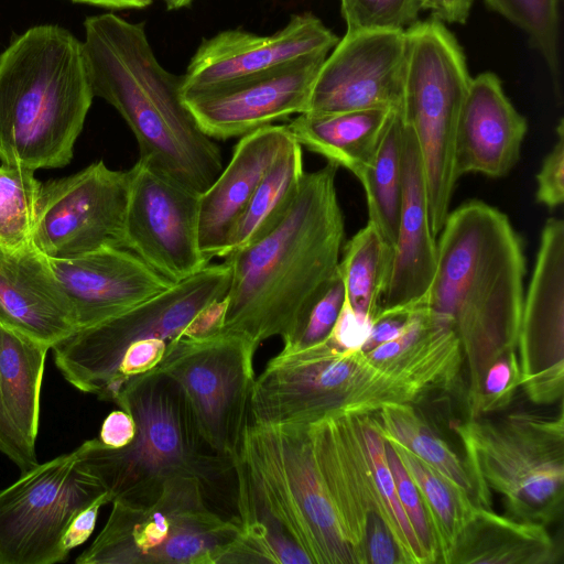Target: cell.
Returning a JSON list of instances; mask_svg holds the SVG:
<instances>
[{"label": "cell", "instance_id": "cell-16", "mask_svg": "<svg viewBox=\"0 0 564 564\" xmlns=\"http://www.w3.org/2000/svg\"><path fill=\"white\" fill-rule=\"evenodd\" d=\"M328 52L275 68L183 93L198 127L212 139L246 135L308 109L314 82Z\"/></svg>", "mask_w": 564, "mask_h": 564}, {"label": "cell", "instance_id": "cell-45", "mask_svg": "<svg viewBox=\"0 0 564 564\" xmlns=\"http://www.w3.org/2000/svg\"><path fill=\"white\" fill-rule=\"evenodd\" d=\"M0 452L24 473L39 464L36 453L31 452L13 429L0 395Z\"/></svg>", "mask_w": 564, "mask_h": 564}, {"label": "cell", "instance_id": "cell-33", "mask_svg": "<svg viewBox=\"0 0 564 564\" xmlns=\"http://www.w3.org/2000/svg\"><path fill=\"white\" fill-rule=\"evenodd\" d=\"M372 416L384 438L406 447L474 499L473 485L464 460L430 429L412 404L390 403Z\"/></svg>", "mask_w": 564, "mask_h": 564}, {"label": "cell", "instance_id": "cell-42", "mask_svg": "<svg viewBox=\"0 0 564 564\" xmlns=\"http://www.w3.org/2000/svg\"><path fill=\"white\" fill-rule=\"evenodd\" d=\"M373 318L355 311L345 296L327 338L340 349H361L370 336Z\"/></svg>", "mask_w": 564, "mask_h": 564}, {"label": "cell", "instance_id": "cell-41", "mask_svg": "<svg viewBox=\"0 0 564 564\" xmlns=\"http://www.w3.org/2000/svg\"><path fill=\"white\" fill-rule=\"evenodd\" d=\"M557 141L543 160L536 175V202L549 209L560 207L564 200V126L556 128Z\"/></svg>", "mask_w": 564, "mask_h": 564}, {"label": "cell", "instance_id": "cell-28", "mask_svg": "<svg viewBox=\"0 0 564 564\" xmlns=\"http://www.w3.org/2000/svg\"><path fill=\"white\" fill-rule=\"evenodd\" d=\"M48 347L0 321V395L21 441L36 453L40 395Z\"/></svg>", "mask_w": 564, "mask_h": 564}, {"label": "cell", "instance_id": "cell-11", "mask_svg": "<svg viewBox=\"0 0 564 564\" xmlns=\"http://www.w3.org/2000/svg\"><path fill=\"white\" fill-rule=\"evenodd\" d=\"M230 282L226 261L207 264L142 303L77 329L52 348L54 362L74 388L113 402L121 388L117 375L126 349L144 339L169 343L182 336L202 311L225 299Z\"/></svg>", "mask_w": 564, "mask_h": 564}, {"label": "cell", "instance_id": "cell-27", "mask_svg": "<svg viewBox=\"0 0 564 564\" xmlns=\"http://www.w3.org/2000/svg\"><path fill=\"white\" fill-rule=\"evenodd\" d=\"M391 110L304 112L286 126L302 148L358 177L375 153Z\"/></svg>", "mask_w": 564, "mask_h": 564}, {"label": "cell", "instance_id": "cell-35", "mask_svg": "<svg viewBox=\"0 0 564 564\" xmlns=\"http://www.w3.org/2000/svg\"><path fill=\"white\" fill-rule=\"evenodd\" d=\"M42 183L34 171L0 164V249L19 251L33 245Z\"/></svg>", "mask_w": 564, "mask_h": 564}, {"label": "cell", "instance_id": "cell-34", "mask_svg": "<svg viewBox=\"0 0 564 564\" xmlns=\"http://www.w3.org/2000/svg\"><path fill=\"white\" fill-rule=\"evenodd\" d=\"M376 485V513L391 534L402 564H431L399 500L387 462L386 440L371 415L359 416Z\"/></svg>", "mask_w": 564, "mask_h": 564}, {"label": "cell", "instance_id": "cell-23", "mask_svg": "<svg viewBox=\"0 0 564 564\" xmlns=\"http://www.w3.org/2000/svg\"><path fill=\"white\" fill-rule=\"evenodd\" d=\"M286 124H269L242 135L232 156L198 198V241L210 261L224 258L235 225L265 172L292 140Z\"/></svg>", "mask_w": 564, "mask_h": 564}, {"label": "cell", "instance_id": "cell-20", "mask_svg": "<svg viewBox=\"0 0 564 564\" xmlns=\"http://www.w3.org/2000/svg\"><path fill=\"white\" fill-rule=\"evenodd\" d=\"M48 259L78 329L116 316L174 284L124 248L105 247L69 259Z\"/></svg>", "mask_w": 564, "mask_h": 564}, {"label": "cell", "instance_id": "cell-18", "mask_svg": "<svg viewBox=\"0 0 564 564\" xmlns=\"http://www.w3.org/2000/svg\"><path fill=\"white\" fill-rule=\"evenodd\" d=\"M404 64L405 30L346 32L319 68L306 112L398 108Z\"/></svg>", "mask_w": 564, "mask_h": 564}, {"label": "cell", "instance_id": "cell-6", "mask_svg": "<svg viewBox=\"0 0 564 564\" xmlns=\"http://www.w3.org/2000/svg\"><path fill=\"white\" fill-rule=\"evenodd\" d=\"M424 384L401 354L373 361L362 349H340L328 338L283 347L254 379L248 421L310 425L332 415H371L390 403H417Z\"/></svg>", "mask_w": 564, "mask_h": 564}, {"label": "cell", "instance_id": "cell-4", "mask_svg": "<svg viewBox=\"0 0 564 564\" xmlns=\"http://www.w3.org/2000/svg\"><path fill=\"white\" fill-rule=\"evenodd\" d=\"M113 402L132 416L133 440L113 448L97 437L76 448L79 465L102 485L111 502L148 507L158 500L166 481L191 477L199 480L218 505L224 487L236 479L234 460L204 440L172 378L156 368L132 376Z\"/></svg>", "mask_w": 564, "mask_h": 564}, {"label": "cell", "instance_id": "cell-50", "mask_svg": "<svg viewBox=\"0 0 564 564\" xmlns=\"http://www.w3.org/2000/svg\"><path fill=\"white\" fill-rule=\"evenodd\" d=\"M169 10H177L189 6L194 0H163Z\"/></svg>", "mask_w": 564, "mask_h": 564}, {"label": "cell", "instance_id": "cell-1", "mask_svg": "<svg viewBox=\"0 0 564 564\" xmlns=\"http://www.w3.org/2000/svg\"><path fill=\"white\" fill-rule=\"evenodd\" d=\"M338 166L304 173L281 220L250 245L225 257L231 282L223 329L257 346L279 336L297 343L306 317L338 270L345 238L335 185Z\"/></svg>", "mask_w": 564, "mask_h": 564}, {"label": "cell", "instance_id": "cell-5", "mask_svg": "<svg viewBox=\"0 0 564 564\" xmlns=\"http://www.w3.org/2000/svg\"><path fill=\"white\" fill-rule=\"evenodd\" d=\"M83 42L36 25L0 55V161L36 171L73 159L93 102Z\"/></svg>", "mask_w": 564, "mask_h": 564}, {"label": "cell", "instance_id": "cell-29", "mask_svg": "<svg viewBox=\"0 0 564 564\" xmlns=\"http://www.w3.org/2000/svg\"><path fill=\"white\" fill-rule=\"evenodd\" d=\"M404 123L400 107L390 111L378 145L358 175L364 186L368 223L394 249L402 200Z\"/></svg>", "mask_w": 564, "mask_h": 564}, {"label": "cell", "instance_id": "cell-24", "mask_svg": "<svg viewBox=\"0 0 564 564\" xmlns=\"http://www.w3.org/2000/svg\"><path fill=\"white\" fill-rule=\"evenodd\" d=\"M0 321L50 349L78 329L50 259L33 245L0 249Z\"/></svg>", "mask_w": 564, "mask_h": 564}, {"label": "cell", "instance_id": "cell-13", "mask_svg": "<svg viewBox=\"0 0 564 564\" xmlns=\"http://www.w3.org/2000/svg\"><path fill=\"white\" fill-rule=\"evenodd\" d=\"M105 492L76 449L21 473L0 489V564L65 562L70 521Z\"/></svg>", "mask_w": 564, "mask_h": 564}, {"label": "cell", "instance_id": "cell-38", "mask_svg": "<svg viewBox=\"0 0 564 564\" xmlns=\"http://www.w3.org/2000/svg\"><path fill=\"white\" fill-rule=\"evenodd\" d=\"M346 32L405 30L416 22L422 0H340Z\"/></svg>", "mask_w": 564, "mask_h": 564}, {"label": "cell", "instance_id": "cell-31", "mask_svg": "<svg viewBox=\"0 0 564 564\" xmlns=\"http://www.w3.org/2000/svg\"><path fill=\"white\" fill-rule=\"evenodd\" d=\"M384 440L393 447L415 484L436 538L438 563L447 564L456 538L476 502L406 447L397 441Z\"/></svg>", "mask_w": 564, "mask_h": 564}, {"label": "cell", "instance_id": "cell-2", "mask_svg": "<svg viewBox=\"0 0 564 564\" xmlns=\"http://www.w3.org/2000/svg\"><path fill=\"white\" fill-rule=\"evenodd\" d=\"M440 234L435 273L422 303L458 337L470 395L495 359L517 350L524 249L507 215L481 200L449 212Z\"/></svg>", "mask_w": 564, "mask_h": 564}, {"label": "cell", "instance_id": "cell-49", "mask_svg": "<svg viewBox=\"0 0 564 564\" xmlns=\"http://www.w3.org/2000/svg\"><path fill=\"white\" fill-rule=\"evenodd\" d=\"M74 2L99 6L108 9H143L147 8L152 0H72Z\"/></svg>", "mask_w": 564, "mask_h": 564}, {"label": "cell", "instance_id": "cell-7", "mask_svg": "<svg viewBox=\"0 0 564 564\" xmlns=\"http://www.w3.org/2000/svg\"><path fill=\"white\" fill-rule=\"evenodd\" d=\"M232 460L236 500L279 524L312 564H362L318 471L308 425L248 421Z\"/></svg>", "mask_w": 564, "mask_h": 564}, {"label": "cell", "instance_id": "cell-37", "mask_svg": "<svg viewBox=\"0 0 564 564\" xmlns=\"http://www.w3.org/2000/svg\"><path fill=\"white\" fill-rule=\"evenodd\" d=\"M521 381L517 350L506 351L487 367L477 390L467 395L469 417H480L508 408Z\"/></svg>", "mask_w": 564, "mask_h": 564}, {"label": "cell", "instance_id": "cell-43", "mask_svg": "<svg viewBox=\"0 0 564 564\" xmlns=\"http://www.w3.org/2000/svg\"><path fill=\"white\" fill-rule=\"evenodd\" d=\"M166 346L167 343L159 338L131 344L121 357L117 375L118 383L122 387L128 378L155 368L162 360Z\"/></svg>", "mask_w": 564, "mask_h": 564}, {"label": "cell", "instance_id": "cell-12", "mask_svg": "<svg viewBox=\"0 0 564 564\" xmlns=\"http://www.w3.org/2000/svg\"><path fill=\"white\" fill-rule=\"evenodd\" d=\"M259 346L248 337L221 330L167 343L155 367L182 389L196 425L218 454L234 458L248 422Z\"/></svg>", "mask_w": 564, "mask_h": 564}, {"label": "cell", "instance_id": "cell-40", "mask_svg": "<svg viewBox=\"0 0 564 564\" xmlns=\"http://www.w3.org/2000/svg\"><path fill=\"white\" fill-rule=\"evenodd\" d=\"M345 301V288L337 273L312 306L300 338L294 345H308L328 336ZM293 346V345H292Z\"/></svg>", "mask_w": 564, "mask_h": 564}, {"label": "cell", "instance_id": "cell-9", "mask_svg": "<svg viewBox=\"0 0 564 564\" xmlns=\"http://www.w3.org/2000/svg\"><path fill=\"white\" fill-rule=\"evenodd\" d=\"M464 52L437 19L405 29V64L400 112L419 145L433 235L449 213L458 181L455 144L470 82Z\"/></svg>", "mask_w": 564, "mask_h": 564}, {"label": "cell", "instance_id": "cell-15", "mask_svg": "<svg viewBox=\"0 0 564 564\" xmlns=\"http://www.w3.org/2000/svg\"><path fill=\"white\" fill-rule=\"evenodd\" d=\"M129 173L127 249L172 283L209 264L198 241L199 194L140 159Z\"/></svg>", "mask_w": 564, "mask_h": 564}, {"label": "cell", "instance_id": "cell-22", "mask_svg": "<svg viewBox=\"0 0 564 564\" xmlns=\"http://www.w3.org/2000/svg\"><path fill=\"white\" fill-rule=\"evenodd\" d=\"M528 131L525 118L490 72L471 77L460 110L455 144L458 178L468 173L502 177L517 164Z\"/></svg>", "mask_w": 564, "mask_h": 564}, {"label": "cell", "instance_id": "cell-32", "mask_svg": "<svg viewBox=\"0 0 564 564\" xmlns=\"http://www.w3.org/2000/svg\"><path fill=\"white\" fill-rule=\"evenodd\" d=\"M338 271L351 307L371 318L381 307L392 259L390 248L368 223L344 247Z\"/></svg>", "mask_w": 564, "mask_h": 564}, {"label": "cell", "instance_id": "cell-44", "mask_svg": "<svg viewBox=\"0 0 564 564\" xmlns=\"http://www.w3.org/2000/svg\"><path fill=\"white\" fill-rule=\"evenodd\" d=\"M367 564H402L398 547L377 513H371L366 532Z\"/></svg>", "mask_w": 564, "mask_h": 564}, {"label": "cell", "instance_id": "cell-8", "mask_svg": "<svg viewBox=\"0 0 564 564\" xmlns=\"http://www.w3.org/2000/svg\"><path fill=\"white\" fill-rule=\"evenodd\" d=\"M464 448L477 505L491 509L496 492L506 516L544 525L563 512L564 420L517 411L497 419L468 417L454 425Z\"/></svg>", "mask_w": 564, "mask_h": 564}, {"label": "cell", "instance_id": "cell-10", "mask_svg": "<svg viewBox=\"0 0 564 564\" xmlns=\"http://www.w3.org/2000/svg\"><path fill=\"white\" fill-rule=\"evenodd\" d=\"M109 518L77 564H223L239 534L196 478L165 482L142 508L113 501Z\"/></svg>", "mask_w": 564, "mask_h": 564}, {"label": "cell", "instance_id": "cell-17", "mask_svg": "<svg viewBox=\"0 0 564 564\" xmlns=\"http://www.w3.org/2000/svg\"><path fill=\"white\" fill-rule=\"evenodd\" d=\"M564 221L549 218L520 316L517 355L521 387L536 404L563 395L564 379Z\"/></svg>", "mask_w": 564, "mask_h": 564}, {"label": "cell", "instance_id": "cell-46", "mask_svg": "<svg viewBox=\"0 0 564 564\" xmlns=\"http://www.w3.org/2000/svg\"><path fill=\"white\" fill-rule=\"evenodd\" d=\"M110 502V495L105 492L74 517L64 535V547L68 553L88 540L95 530L100 508Z\"/></svg>", "mask_w": 564, "mask_h": 564}, {"label": "cell", "instance_id": "cell-3", "mask_svg": "<svg viewBox=\"0 0 564 564\" xmlns=\"http://www.w3.org/2000/svg\"><path fill=\"white\" fill-rule=\"evenodd\" d=\"M84 26L94 96L124 119L138 141L139 159L204 193L223 171V159L183 100V77L159 63L143 23L108 12L87 18Z\"/></svg>", "mask_w": 564, "mask_h": 564}, {"label": "cell", "instance_id": "cell-39", "mask_svg": "<svg viewBox=\"0 0 564 564\" xmlns=\"http://www.w3.org/2000/svg\"><path fill=\"white\" fill-rule=\"evenodd\" d=\"M387 462L399 500L431 564L440 562L436 538L422 497L393 447L386 441Z\"/></svg>", "mask_w": 564, "mask_h": 564}, {"label": "cell", "instance_id": "cell-26", "mask_svg": "<svg viewBox=\"0 0 564 564\" xmlns=\"http://www.w3.org/2000/svg\"><path fill=\"white\" fill-rule=\"evenodd\" d=\"M560 550L546 525L474 505L447 564H554Z\"/></svg>", "mask_w": 564, "mask_h": 564}, {"label": "cell", "instance_id": "cell-48", "mask_svg": "<svg viewBox=\"0 0 564 564\" xmlns=\"http://www.w3.org/2000/svg\"><path fill=\"white\" fill-rule=\"evenodd\" d=\"M473 0H422V9L431 10L441 22L464 24Z\"/></svg>", "mask_w": 564, "mask_h": 564}, {"label": "cell", "instance_id": "cell-47", "mask_svg": "<svg viewBox=\"0 0 564 564\" xmlns=\"http://www.w3.org/2000/svg\"><path fill=\"white\" fill-rule=\"evenodd\" d=\"M135 423L124 410L110 412L104 420L99 440L109 447L119 448L128 445L134 437Z\"/></svg>", "mask_w": 564, "mask_h": 564}, {"label": "cell", "instance_id": "cell-25", "mask_svg": "<svg viewBox=\"0 0 564 564\" xmlns=\"http://www.w3.org/2000/svg\"><path fill=\"white\" fill-rule=\"evenodd\" d=\"M402 181L397 240L381 307L422 301L437 261V242L431 227L420 150L412 130L405 124Z\"/></svg>", "mask_w": 564, "mask_h": 564}, {"label": "cell", "instance_id": "cell-21", "mask_svg": "<svg viewBox=\"0 0 564 564\" xmlns=\"http://www.w3.org/2000/svg\"><path fill=\"white\" fill-rule=\"evenodd\" d=\"M314 458L344 533L367 564L365 541L377 510L371 463L357 415H332L308 425Z\"/></svg>", "mask_w": 564, "mask_h": 564}, {"label": "cell", "instance_id": "cell-14", "mask_svg": "<svg viewBox=\"0 0 564 564\" xmlns=\"http://www.w3.org/2000/svg\"><path fill=\"white\" fill-rule=\"evenodd\" d=\"M130 173L97 161L42 183L33 246L47 258L69 259L100 248H124Z\"/></svg>", "mask_w": 564, "mask_h": 564}, {"label": "cell", "instance_id": "cell-19", "mask_svg": "<svg viewBox=\"0 0 564 564\" xmlns=\"http://www.w3.org/2000/svg\"><path fill=\"white\" fill-rule=\"evenodd\" d=\"M339 39L311 12L294 14L279 31L258 35L227 30L203 40L182 75V94L262 73L300 57L329 52Z\"/></svg>", "mask_w": 564, "mask_h": 564}, {"label": "cell", "instance_id": "cell-30", "mask_svg": "<svg viewBox=\"0 0 564 564\" xmlns=\"http://www.w3.org/2000/svg\"><path fill=\"white\" fill-rule=\"evenodd\" d=\"M304 173L302 145L293 137L265 172L235 225L225 257L256 241L281 220Z\"/></svg>", "mask_w": 564, "mask_h": 564}, {"label": "cell", "instance_id": "cell-36", "mask_svg": "<svg viewBox=\"0 0 564 564\" xmlns=\"http://www.w3.org/2000/svg\"><path fill=\"white\" fill-rule=\"evenodd\" d=\"M496 12L521 29L543 56L561 96L558 0H485Z\"/></svg>", "mask_w": 564, "mask_h": 564}]
</instances>
